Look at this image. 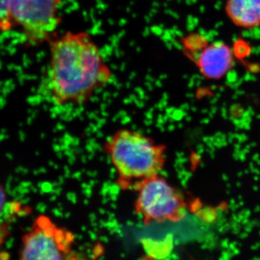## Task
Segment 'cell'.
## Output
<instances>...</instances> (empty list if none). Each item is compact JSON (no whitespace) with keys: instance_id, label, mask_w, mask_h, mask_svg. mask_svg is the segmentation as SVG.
Segmentation results:
<instances>
[{"instance_id":"obj_10","label":"cell","mask_w":260,"mask_h":260,"mask_svg":"<svg viewBox=\"0 0 260 260\" xmlns=\"http://www.w3.org/2000/svg\"><path fill=\"white\" fill-rule=\"evenodd\" d=\"M8 231L7 225L5 224H0V246L4 242L5 238L6 237L8 234ZM9 256L8 254L3 251H0V259H8Z\"/></svg>"},{"instance_id":"obj_11","label":"cell","mask_w":260,"mask_h":260,"mask_svg":"<svg viewBox=\"0 0 260 260\" xmlns=\"http://www.w3.org/2000/svg\"><path fill=\"white\" fill-rule=\"evenodd\" d=\"M6 194L3 186L0 185V213L4 210L5 204H6Z\"/></svg>"},{"instance_id":"obj_8","label":"cell","mask_w":260,"mask_h":260,"mask_svg":"<svg viewBox=\"0 0 260 260\" xmlns=\"http://www.w3.org/2000/svg\"><path fill=\"white\" fill-rule=\"evenodd\" d=\"M14 28L11 0H0V34L10 31Z\"/></svg>"},{"instance_id":"obj_2","label":"cell","mask_w":260,"mask_h":260,"mask_svg":"<svg viewBox=\"0 0 260 260\" xmlns=\"http://www.w3.org/2000/svg\"><path fill=\"white\" fill-rule=\"evenodd\" d=\"M104 152L115 169L116 184L123 190L133 189L140 181L160 174L167 160L165 145L129 129L111 135L104 143Z\"/></svg>"},{"instance_id":"obj_9","label":"cell","mask_w":260,"mask_h":260,"mask_svg":"<svg viewBox=\"0 0 260 260\" xmlns=\"http://www.w3.org/2000/svg\"><path fill=\"white\" fill-rule=\"evenodd\" d=\"M198 216L205 223H213L216 220L218 213L215 208H206L198 211Z\"/></svg>"},{"instance_id":"obj_4","label":"cell","mask_w":260,"mask_h":260,"mask_svg":"<svg viewBox=\"0 0 260 260\" xmlns=\"http://www.w3.org/2000/svg\"><path fill=\"white\" fill-rule=\"evenodd\" d=\"M76 237L64 228L56 225L49 217H38L30 232L24 236L20 259L23 260L80 259L75 250Z\"/></svg>"},{"instance_id":"obj_3","label":"cell","mask_w":260,"mask_h":260,"mask_svg":"<svg viewBox=\"0 0 260 260\" xmlns=\"http://www.w3.org/2000/svg\"><path fill=\"white\" fill-rule=\"evenodd\" d=\"M133 189L137 192L135 213L147 226L153 223H177L185 218L184 195L161 174L147 178Z\"/></svg>"},{"instance_id":"obj_6","label":"cell","mask_w":260,"mask_h":260,"mask_svg":"<svg viewBox=\"0 0 260 260\" xmlns=\"http://www.w3.org/2000/svg\"><path fill=\"white\" fill-rule=\"evenodd\" d=\"M234 59L230 48L222 43H215L200 53L198 66L203 76L219 79L232 68Z\"/></svg>"},{"instance_id":"obj_5","label":"cell","mask_w":260,"mask_h":260,"mask_svg":"<svg viewBox=\"0 0 260 260\" xmlns=\"http://www.w3.org/2000/svg\"><path fill=\"white\" fill-rule=\"evenodd\" d=\"M61 3L62 0H11L15 27L21 29L32 44L50 42L60 25Z\"/></svg>"},{"instance_id":"obj_1","label":"cell","mask_w":260,"mask_h":260,"mask_svg":"<svg viewBox=\"0 0 260 260\" xmlns=\"http://www.w3.org/2000/svg\"><path fill=\"white\" fill-rule=\"evenodd\" d=\"M49 45V89L58 105H83L110 83L112 70L88 32L68 31Z\"/></svg>"},{"instance_id":"obj_7","label":"cell","mask_w":260,"mask_h":260,"mask_svg":"<svg viewBox=\"0 0 260 260\" xmlns=\"http://www.w3.org/2000/svg\"><path fill=\"white\" fill-rule=\"evenodd\" d=\"M225 12L233 23L241 28L260 25V0H227Z\"/></svg>"}]
</instances>
